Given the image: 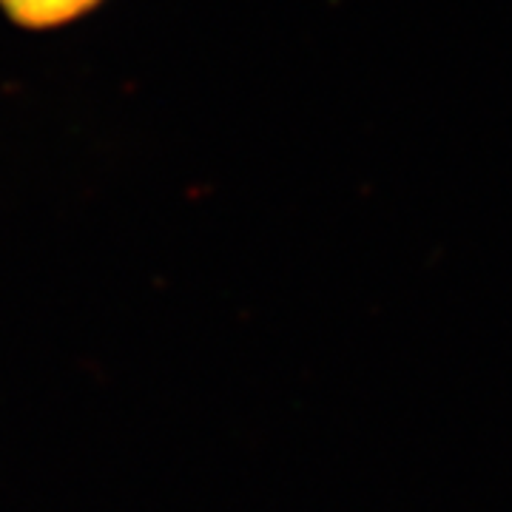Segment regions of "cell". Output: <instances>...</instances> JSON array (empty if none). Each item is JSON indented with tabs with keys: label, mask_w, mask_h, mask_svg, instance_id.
<instances>
[{
	"label": "cell",
	"mask_w": 512,
	"mask_h": 512,
	"mask_svg": "<svg viewBox=\"0 0 512 512\" xmlns=\"http://www.w3.org/2000/svg\"><path fill=\"white\" fill-rule=\"evenodd\" d=\"M106 0H0V12L9 23L29 32H49L92 15Z\"/></svg>",
	"instance_id": "cell-1"
}]
</instances>
